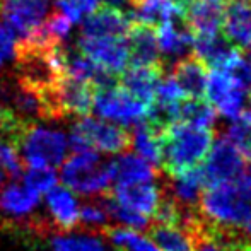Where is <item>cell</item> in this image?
Masks as SVG:
<instances>
[{
    "label": "cell",
    "instance_id": "cell-1",
    "mask_svg": "<svg viewBox=\"0 0 251 251\" xmlns=\"http://www.w3.org/2000/svg\"><path fill=\"white\" fill-rule=\"evenodd\" d=\"M215 140L214 130L175 123L162 132L161 168L168 176L199 168Z\"/></svg>",
    "mask_w": 251,
    "mask_h": 251
},
{
    "label": "cell",
    "instance_id": "cell-2",
    "mask_svg": "<svg viewBox=\"0 0 251 251\" xmlns=\"http://www.w3.org/2000/svg\"><path fill=\"white\" fill-rule=\"evenodd\" d=\"M58 178L62 185L75 195L101 197L111 190L115 183L113 161H106L98 151L72 152L60 166Z\"/></svg>",
    "mask_w": 251,
    "mask_h": 251
},
{
    "label": "cell",
    "instance_id": "cell-3",
    "mask_svg": "<svg viewBox=\"0 0 251 251\" xmlns=\"http://www.w3.org/2000/svg\"><path fill=\"white\" fill-rule=\"evenodd\" d=\"M199 214L210 227L243 231L251 219V200L234 181L208 186L200 197Z\"/></svg>",
    "mask_w": 251,
    "mask_h": 251
},
{
    "label": "cell",
    "instance_id": "cell-4",
    "mask_svg": "<svg viewBox=\"0 0 251 251\" xmlns=\"http://www.w3.org/2000/svg\"><path fill=\"white\" fill-rule=\"evenodd\" d=\"M16 147L26 168L56 169L70 152L67 133L41 125L24 126Z\"/></svg>",
    "mask_w": 251,
    "mask_h": 251
},
{
    "label": "cell",
    "instance_id": "cell-5",
    "mask_svg": "<svg viewBox=\"0 0 251 251\" xmlns=\"http://www.w3.org/2000/svg\"><path fill=\"white\" fill-rule=\"evenodd\" d=\"M70 152L98 151L100 154H123L130 147V133L123 126L98 116H80L67 135Z\"/></svg>",
    "mask_w": 251,
    "mask_h": 251
},
{
    "label": "cell",
    "instance_id": "cell-6",
    "mask_svg": "<svg viewBox=\"0 0 251 251\" xmlns=\"http://www.w3.org/2000/svg\"><path fill=\"white\" fill-rule=\"evenodd\" d=\"M93 111L98 115V118L126 128L147 120L149 106L135 100L132 94L116 84L111 87L94 89Z\"/></svg>",
    "mask_w": 251,
    "mask_h": 251
},
{
    "label": "cell",
    "instance_id": "cell-7",
    "mask_svg": "<svg viewBox=\"0 0 251 251\" xmlns=\"http://www.w3.org/2000/svg\"><path fill=\"white\" fill-rule=\"evenodd\" d=\"M205 96L215 113L222 115L224 118L236 120L246 109L248 87L231 72L212 70L207 75Z\"/></svg>",
    "mask_w": 251,
    "mask_h": 251
},
{
    "label": "cell",
    "instance_id": "cell-8",
    "mask_svg": "<svg viewBox=\"0 0 251 251\" xmlns=\"http://www.w3.org/2000/svg\"><path fill=\"white\" fill-rule=\"evenodd\" d=\"M200 166L203 175L205 188L222 183H232L241 176L246 168V159L243 152L226 135L214 140L205 161Z\"/></svg>",
    "mask_w": 251,
    "mask_h": 251
},
{
    "label": "cell",
    "instance_id": "cell-9",
    "mask_svg": "<svg viewBox=\"0 0 251 251\" xmlns=\"http://www.w3.org/2000/svg\"><path fill=\"white\" fill-rule=\"evenodd\" d=\"M51 14V0H0V16L16 41H26Z\"/></svg>",
    "mask_w": 251,
    "mask_h": 251
},
{
    "label": "cell",
    "instance_id": "cell-10",
    "mask_svg": "<svg viewBox=\"0 0 251 251\" xmlns=\"http://www.w3.org/2000/svg\"><path fill=\"white\" fill-rule=\"evenodd\" d=\"M77 50L84 56H87L93 63H96L100 69L116 77L130 63L126 36H80Z\"/></svg>",
    "mask_w": 251,
    "mask_h": 251
},
{
    "label": "cell",
    "instance_id": "cell-11",
    "mask_svg": "<svg viewBox=\"0 0 251 251\" xmlns=\"http://www.w3.org/2000/svg\"><path fill=\"white\" fill-rule=\"evenodd\" d=\"M94 87L89 82L62 77L50 89V108L53 116H86L93 111Z\"/></svg>",
    "mask_w": 251,
    "mask_h": 251
},
{
    "label": "cell",
    "instance_id": "cell-12",
    "mask_svg": "<svg viewBox=\"0 0 251 251\" xmlns=\"http://www.w3.org/2000/svg\"><path fill=\"white\" fill-rule=\"evenodd\" d=\"M108 193L109 199L120 207L146 217H154L162 200V185H155L154 181L115 183Z\"/></svg>",
    "mask_w": 251,
    "mask_h": 251
},
{
    "label": "cell",
    "instance_id": "cell-13",
    "mask_svg": "<svg viewBox=\"0 0 251 251\" xmlns=\"http://www.w3.org/2000/svg\"><path fill=\"white\" fill-rule=\"evenodd\" d=\"M192 53L205 67L212 70H231L239 60L241 53L221 33L195 34Z\"/></svg>",
    "mask_w": 251,
    "mask_h": 251
},
{
    "label": "cell",
    "instance_id": "cell-14",
    "mask_svg": "<svg viewBox=\"0 0 251 251\" xmlns=\"http://www.w3.org/2000/svg\"><path fill=\"white\" fill-rule=\"evenodd\" d=\"M43 197L50 222L56 229L62 232H70L79 226L80 201L72 190L63 185H56Z\"/></svg>",
    "mask_w": 251,
    "mask_h": 251
},
{
    "label": "cell",
    "instance_id": "cell-15",
    "mask_svg": "<svg viewBox=\"0 0 251 251\" xmlns=\"http://www.w3.org/2000/svg\"><path fill=\"white\" fill-rule=\"evenodd\" d=\"M133 26L132 17L113 5H100L82 23L80 36H115L125 38Z\"/></svg>",
    "mask_w": 251,
    "mask_h": 251
},
{
    "label": "cell",
    "instance_id": "cell-16",
    "mask_svg": "<svg viewBox=\"0 0 251 251\" xmlns=\"http://www.w3.org/2000/svg\"><path fill=\"white\" fill-rule=\"evenodd\" d=\"M157 47L161 53V60L176 63L178 60L185 58L192 53L193 48V33L183 19H175L157 26Z\"/></svg>",
    "mask_w": 251,
    "mask_h": 251
},
{
    "label": "cell",
    "instance_id": "cell-17",
    "mask_svg": "<svg viewBox=\"0 0 251 251\" xmlns=\"http://www.w3.org/2000/svg\"><path fill=\"white\" fill-rule=\"evenodd\" d=\"M227 0H192L183 21L193 34L221 33Z\"/></svg>",
    "mask_w": 251,
    "mask_h": 251
},
{
    "label": "cell",
    "instance_id": "cell-18",
    "mask_svg": "<svg viewBox=\"0 0 251 251\" xmlns=\"http://www.w3.org/2000/svg\"><path fill=\"white\" fill-rule=\"evenodd\" d=\"M205 183L203 175L199 168L188 169L179 175L168 176L166 183H162V192L168 197H171L176 203L186 208H199L200 197L203 193Z\"/></svg>",
    "mask_w": 251,
    "mask_h": 251
},
{
    "label": "cell",
    "instance_id": "cell-19",
    "mask_svg": "<svg viewBox=\"0 0 251 251\" xmlns=\"http://www.w3.org/2000/svg\"><path fill=\"white\" fill-rule=\"evenodd\" d=\"M126 47L132 65L162 67L154 27L146 24H133L126 34Z\"/></svg>",
    "mask_w": 251,
    "mask_h": 251
},
{
    "label": "cell",
    "instance_id": "cell-20",
    "mask_svg": "<svg viewBox=\"0 0 251 251\" xmlns=\"http://www.w3.org/2000/svg\"><path fill=\"white\" fill-rule=\"evenodd\" d=\"M162 75V67L132 65L122 72V87L135 100L151 106L154 101L155 87Z\"/></svg>",
    "mask_w": 251,
    "mask_h": 251
},
{
    "label": "cell",
    "instance_id": "cell-21",
    "mask_svg": "<svg viewBox=\"0 0 251 251\" xmlns=\"http://www.w3.org/2000/svg\"><path fill=\"white\" fill-rule=\"evenodd\" d=\"M130 12L133 24L146 26H161L175 19H183L176 0H128Z\"/></svg>",
    "mask_w": 251,
    "mask_h": 251
},
{
    "label": "cell",
    "instance_id": "cell-22",
    "mask_svg": "<svg viewBox=\"0 0 251 251\" xmlns=\"http://www.w3.org/2000/svg\"><path fill=\"white\" fill-rule=\"evenodd\" d=\"M41 197L23 183H10L0 190V212L10 219H26L38 210Z\"/></svg>",
    "mask_w": 251,
    "mask_h": 251
},
{
    "label": "cell",
    "instance_id": "cell-23",
    "mask_svg": "<svg viewBox=\"0 0 251 251\" xmlns=\"http://www.w3.org/2000/svg\"><path fill=\"white\" fill-rule=\"evenodd\" d=\"M171 75L185 98H203L207 87V67L195 56H185L171 65Z\"/></svg>",
    "mask_w": 251,
    "mask_h": 251
},
{
    "label": "cell",
    "instance_id": "cell-24",
    "mask_svg": "<svg viewBox=\"0 0 251 251\" xmlns=\"http://www.w3.org/2000/svg\"><path fill=\"white\" fill-rule=\"evenodd\" d=\"M222 29H224V36L234 47H248L251 43V2L227 3Z\"/></svg>",
    "mask_w": 251,
    "mask_h": 251
},
{
    "label": "cell",
    "instance_id": "cell-25",
    "mask_svg": "<svg viewBox=\"0 0 251 251\" xmlns=\"http://www.w3.org/2000/svg\"><path fill=\"white\" fill-rule=\"evenodd\" d=\"M113 169L115 183H146L154 181L159 176L155 166L137 155L135 152H123V155H120L118 159H113Z\"/></svg>",
    "mask_w": 251,
    "mask_h": 251
},
{
    "label": "cell",
    "instance_id": "cell-26",
    "mask_svg": "<svg viewBox=\"0 0 251 251\" xmlns=\"http://www.w3.org/2000/svg\"><path fill=\"white\" fill-rule=\"evenodd\" d=\"M161 137L162 133L147 120L133 125L130 133V147L137 155L146 159L152 166H161Z\"/></svg>",
    "mask_w": 251,
    "mask_h": 251
},
{
    "label": "cell",
    "instance_id": "cell-27",
    "mask_svg": "<svg viewBox=\"0 0 251 251\" xmlns=\"http://www.w3.org/2000/svg\"><path fill=\"white\" fill-rule=\"evenodd\" d=\"M149 238L159 251H192V238L179 226L151 222Z\"/></svg>",
    "mask_w": 251,
    "mask_h": 251
},
{
    "label": "cell",
    "instance_id": "cell-28",
    "mask_svg": "<svg viewBox=\"0 0 251 251\" xmlns=\"http://www.w3.org/2000/svg\"><path fill=\"white\" fill-rule=\"evenodd\" d=\"M178 122L199 126V128L212 130L217 122V113L201 98H188V100H183L179 102Z\"/></svg>",
    "mask_w": 251,
    "mask_h": 251
},
{
    "label": "cell",
    "instance_id": "cell-29",
    "mask_svg": "<svg viewBox=\"0 0 251 251\" xmlns=\"http://www.w3.org/2000/svg\"><path fill=\"white\" fill-rule=\"evenodd\" d=\"M104 236L116 251H159L149 236L128 227H108Z\"/></svg>",
    "mask_w": 251,
    "mask_h": 251
},
{
    "label": "cell",
    "instance_id": "cell-30",
    "mask_svg": "<svg viewBox=\"0 0 251 251\" xmlns=\"http://www.w3.org/2000/svg\"><path fill=\"white\" fill-rule=\"evenodd\" d=\"M109 222H111V219H109L104 195L94 197V200L80 203L79 226H82L84 229L94 232V234H100L109 227Z\"/></svg>",
    "mask_w": 251,
    "mask_h": 251
},
{
    "label": "cell",
    "instance_id": "cell-31",
    "mask_svg": "<svg viewBox=\"0 0 251 251\" xmlns=\"http://www.w3.org/2000/svg\"><path fill=\"white\" fill-rule=\"evenodd\" d=\"M50 246L51 251H106L100 234L94 232H82V234L62 232L51 239Z\"/></svg>",
    "mask_w": 251,
    "mask_h": 251
},
{
    "label": "cell",
    "instance_id": "cell-32",
    "mask_svg": "<svg viewBox=\"0 0 251 251\" xmlns=\"http://www.w3.org/2000/svg\"><path fill=\"white\" fill-rule=\"evenodd\" d=\"M21 178H23V185H26L40 197L58 185V175L55 169L50 168H27L26 171H23Z\"/></svg>",
    "mask_w": 251,
    "mask_h": 251
},
{
    "label": "cell",
    "instance_id": "cell-33",
    "mask_svg": "<svg viewBox=\"0 0 251 251\" xmlns=\"http://www.w3.org/2000/svg\"><path fill=\"white\" fill-rule=\"evenodd\" d=\"M55 5L60 14L70 23H80L100 7V0H55Z\"/></svg>",
    "mask_w": 251,
    "mask_h": 251
},
{
    "label": "cell",
    "instance_id": "cell-34",
    "mask_svg": "<svg viewBox=\"0 0 251 251\" xmlns=\"http://www.w3.org/2000/svg\"><path fill=\"white\" fill-rule=\"evenodd\" d=\"M183 100H185V94L179 89L175 77L171 74H168V75L162 74L161 79H159L157 87H155L154 101L152 102H159V104H178Z\"/></svg>",
    "mask_w": 251,
    "mask_h": 251
},
{
    "label": "cell",
    "instance_id": "cell-35",
    "mask_svg": "<svg viewBox=\"0 0 251 251\" xmlns=\"http://www.w3.org/2000/svg\"><path fill=\"white\" fill-rule=\"evenodd\" d=\"M16 56V36L0 19V69Z\"/></svg>",
    "mask_w": 251,
    "mask_h": 251
},
{
    "label": "cell",
    "instance_id": "cell-36",
    "mask_svg": "<svg viewBox=\"0 0 251 251\" xmlns=\"http://www.w3.org/2000/svg\"><path fill=\"white\" fill-rule=\"evenodd\" d=\"M2 144H3V140H0V151H2ZM7 179V175H5V171H3V168H2V164H0V186H2V183Z\"/></svg>",
    "mask_w": 251,
    "mask_h": 251
},
{
    "label": "cell",
    "instance_id": "cell-37",
    "mask_svg": "<svg viewBox=\"0 0 251 251\" xmlns=\"http://www.w3.org/2000/svg\"><path fill=\"white\" fill-rule=\"evenodd\" d=\"M243 56H245V60L251 65V43L245 48V55H243Z\"/></svg>",
    "mask_w": 251,
    "mask_h": 251
},
{
    "label": "cell",
    "instance_id": "cell-38",
    "mask_svg": "<svg viewBox=\"0 0 251 251\" xmlns=\"http://www.w3.org/2000/svg\"><path fill=\"white\" fill-rule=\"evenodd\" d=\"M106 2V5H113V7H118L120 9V5H122L125 0H104Z\"/></svg>",
    "mask_w": 251,
    "mask_h": 251
},
{
    "label": "cell",
    "instance_id": "cell-39",
    "mask_svg": "<svg viewBox=\"0 0 251 251\" xmlns=\"http://www.w3.org/2000/svg\"><path fill=\"white\" fill-rule=\"evenodd\" d=\"M248 96L251 98V82H250V86H248Z\"/></svg>",
    "mask_w": 251,
    "mask_h": 251
},
{
    "label": "cell",
    "instance_id": "cell-40",
    "mask_svg": "<svg viewBox=\"0 0 251 251\" xmlns=\"http://www.w3.org/2000/svg\"><path fill=\"white\" fill-rule=\"evenodd\" d=\"M234 2H251V0H234Z\"/></svg>",
    "mask_w": 251,
    "mask_h": 251
}]
</instances>
